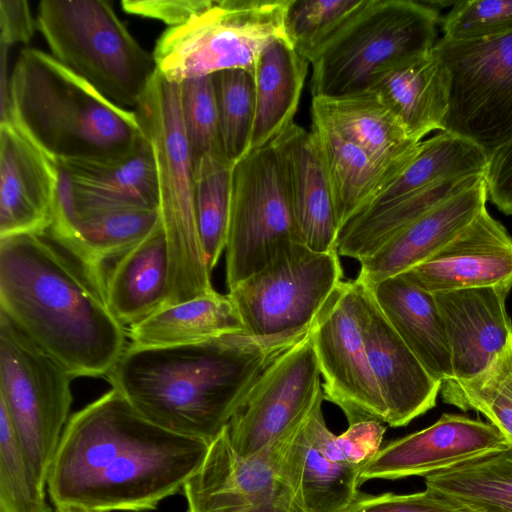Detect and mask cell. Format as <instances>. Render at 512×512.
<instances>
[{
	"mask_svg": "<svg viewBox=\"0 0 512 512\" xmlns=\"http://www.w3.org/2000/svg\"><path fill=\"white\" fill-rule=\"evenodd\" d=\"M209 445L151 423L111 388L68 419L46 488L55 506L154 510L183 491Z\"/></svg>",
	"mask_w": 512,
	"mask_h": 512,
	"instance_id": "cell-1",
	"label": "cell"
},
{
	"mask_svg": "<svg viewBox=\"0 0 512 512\" xmlns=\"http://www.w3.org/2000/svg\"><path fill=\"white\" fill-rule=\"evenodd\" d=\"M0 312L75 378L107 376L127 347L103 282L47 231L0 239Z\"/></svg>",
	"mask_w": 512,
	"mask_h": 512,
	"instance_id": "cell-2",
	"label": "cell"
},
{
	"mask_svg": "<svg viewBox=\"0 0 512 512\" xmlns=\"http://www.w3.org/2000/svg\"><path fill=\"white\" fill-rule=\"evenodd\" d=\"M287 348L244 334L166 347L128 345L107 379L151 423L210 444Z\"/></svg>",
	"mask_w": 512,
	"mask_h": 512,
	"instance_id": "cell-3",
	"label": "cell"
},
{
	"mask_svg": "<svg viewBox=\"0 0 512 512\" xmlns=\"http://www.w3.org/2000/svg\"><path fill=\"white\" fill-rule=\"evenodd\" d=\"M5 119L57 163L123 154L144 137L135 111L35 48L21 50L15 63Z\"/></svg>",
	"mask_w": 512,
	"mask_h": 512,
	"instance_id": "cell-4",
	"label": "cell"
},
{
	"mask_svg": "<svg viewBox=\"0 0 512 512\" xmlns=\"http://www.w3.org/2000/svg\"><path fill=\"white\" fill-rule=\"evenodd\" d=\"M134 111L157 168L159 210L170 251L166 306L210 294L215 290L196 223L193 161L182 122L179 83L157 70Z\"/></svg>",
	"mask_w": 512,
	"mask_h": 512,
	"instance_id": "cell-5",
	"label": "cell"
},
{
	"mask_svg": "<svg viewBox=\"0 0 512 512\" xmlns=\"http://www.w3.org/2000/svg\"><path fill=\"white\" fill-rule=\"evenodd\" d=\"M441 20L422 0H363L310 57L312 97L368 91L384 71L430 52Z\"/></svg>",
	"mask_w": 512,
	"mask_h": 512,
	"instance_id": "cell-6",
	"label": "cell"
},
{
	"mask_svg": "<svg viewBox=\"0 0 512 512\" xmlns=\"http://www.w3.org/2000/svg\"><path fill=\"white\" fill-rule=\"evenodd\" d=\"M37 29L51 55L115 105L133 111L157 66L104 0H42Z\"/></svg>",
	"mask_w": 512,
	"mask_h": 512,
	"instance_id": "cell-7",
	"label": "cell"
},
{
	"mask_svg": "<svg viewBox=\"0 0 512 512\" xmlns=\"http://www.w3.org/2000/svg\"><path fill=\"white\" fill-rule=\"evenodd\" d=\"M290 0H213L186 24L166 29L152 53L169 81L228 69L253 73L257 58L273 39L285 36Z\"/></svg>",
	"mask_w": 512,
	"mask_h": 512,
	"instance_id": "cell-8",
	"label": "cell"
},
{
	"mask_svg": "<svg viewBox=\"0 0 512 512\" xmlns=\"http://www.w3.org/2000/svg\"><path fill=\"white\" fill-rule=\"evenodd\" d=\"M339 257L336 250L316 252L293 243L229 290L245 335L286 347L302 339L343 281Z\"/></svg>",
	"mask_w": 512,
	"mask_h": 512,
	"instance_id": "cell-9",
	"label": "cell"
},
{
	"mask_svg": "<svg viewBox=\"0 0 512 512\" xmlns=\"http://www.w3.org/2000/svg\"><path fill=\"white\" fill-rule=\"evenodd\" d=\"M74 378L0 312V402L44 489L68 421Z\"/></svg>",
	"mask_w": 512,
	"mask_h": 512,
	"instance_id": "cell-10",
	"label": "cell"
},
{
	"mask_svg": "<svg viewBox=\"0 0 512 512\" xmlns=\"http://www.w3.org/2000/svg\"><path fill=\"white\" fill-rule=\"evenodd\" d=\"M433 50L450 76L443 131L489 156L512 139V31L472 39H438Z\"/></svg>",
	"mask_w": 512,
	"mask_h": 512,
	"instance_id": "cell-11",
	"label": "cell"
},
{
	"mask_svg": "<svg viewBox=\"0 0 512 512\" xmlns=\"http://www.w3.org/2000/svg\"><path fill=\"white\" fill-rule=\"evenodd\" d=\"M299 243L279 157L270 143L233 167L225 247L228 290Z\"/></svg>",
	"mask_w": 512,
	"mask_h": 512,
	"instance_id": "cell-12",
	"label": "cell"
},
{
	"mask_svg": "<svg viewBox=\"0 0 512 512\" xmlns=\"http://www.w3.org/2000/svg\"><path fill=\"white\" fill-rule=\"evenodd\" d=\"M365 286L342 281L317 314L309 334L325 400L338 406L348 424L387 422V409L368 360L363 324Z\"/></svg>",
	"mask_w": 512,
	"mask_h": 512,
	"instance_id": "cell-13",
	"label": "cell"
},
{
	"mask_svg": "<svg viewBox=\"0 0 512 512\" xmlns=\"http://www.w3.org/2000/svg\"><path fill=\"white\" fill-rule=\"evenodd\" d=\"M182 493L187 512H308L284 472L277 438L242 457L225 428Z\"/></svg>",
	"mask_w": 512,
	"mask_h": 512,
	"instance_id": "cell-14",
	"label": "cell"
},
{
	"mask_svg": "<svg viewBox=\"0 0 512 512\" xmlns=\"http://www.w3.org/2000/svg\"><path fill=\"white\" fill-rule=\"evenodd\" d=\"M309 332L264 369L225 427L242 457H250L300 422L323 393Z\"/></svg>",
	"mask_w": 512,
	"mask_h": 512,
	"instance_id": "cell-15",
	"label": "cell"
},
{
	"mask_svg": "<svg viewBox=\"0 0 512 512\" xmlns=\"http://www.w3.org/2000/svg\"><path fill=\"white\" fill-rule=\"evenodd\" d=\"M324 393L277 438L282 467L308 512H343L360 494L364 467L350 461L326 425Z\"/></svg>",
	"mask_w": 512,
	"mask_h": 512,
	"instance_id": "cell-16",
	"label": "cell"
},
{
	"mask_svg": "<svg viewBox=\"0 0 512 512\" xmlns=\"http://www.w3.org/2000/svg\"><path fill=\"white\" fill-rule=\"evenodd\" d=\"M490 422L444 413L429 427L381 447L360 479H400L438 473L510 448Z\"/></svg>",
	"mask_w": 512,
	"mask_h": 512,
	"instance_id": "cell-17",
	"label": "cell"
},
{
	"mask_svg": "<svg viewBox=\"0 0 512 512\" xmlns=\"http://www.w3.org/2000/svg\"><path fill=\"white\" fill-rule=\"evenodd\" d=\"M162 223L159 209L83 208L59 168L53 221L47 232L104 285L106 270Z\"/></svg>",
	"mask_w": 512,
	"mask_h": 512,
	"instance_id": "cell-18",
	"label": "cell"
},
{
	"mask_svg": "<svg viewBox=\"0 0 512 512\" xmlns=\"http://www.w3.org/2000/svg\"><path fill=\"white\" fill-rule=\"evenodd\" d=\"M59 187L58 163L10 119L0 123V239L46 232Z\"/></svg>",
	"mask_w": 512,
	"mask_h": 512,
	"instance_id": "cell-19",
	"label": "cell"
},
{
	"mask_svg": "<svg viewBox=\"0 0 512 512\" xmlns=\"http://www.w3.org/2000/svg\"><path fill=\"white\" fill-rule=\"evenodd\" d=\"M432 294L466 288L512 289V236L487 209L427 261L401 274Z\"/></svg>",
	"mask_w": 512,
	"mask_h": 512,
	"instance_id": "cell-20",
	"label": "cell"
},
{
	"mask_svg": "<svg viewBox=\"0 0 512 512\" xmlns=\"http://www.w3.org/2000/svg\"><path fill=\"white\" fill-rule=\"evenodd\" d=\"M363 333L370 367L387 409L386 424L406 426L432 409L442 382L431 376L396 333L367 286Z\"/></svg>",
	"mask_w": 512,
	"mask_h": 512,
	"instance_id": "cell-21",
	"label": "cell"
},
{
	"mask_svg": "<svg viewBox=\"0 0 512 512\" xmlns=\"http://www.w3.org/2000/svg\"><path fill=\"white\" fill-rule=\"evenodd\" d=\"M271 144L279 157L298 242L316 252L335 251L339 225L314 134L293 122Z\"/></svg>",
	"mask_w": 512,
	"mask_h": 512,
	"instance_id": "cell-22",
	"label": "cell"
},
{
	"mask_svg": "<svg viewBox=\"0 0 512 512\" xmlns=\"http://www.w3.org/2000/svg\"><path fill=\"white\" fill-rule=\"evenodd\" d=\"M509 289L466 288L434 294L448 340L454 380L482 373L512 336L506 310Z\"/></svg>",
	"mask_w": 512,
	"mask_h": 512,
	"instance_id": "cell-23",
	"label": "cell"
},
{
	"mask_svg": "<svg viewBox=\"0 0 512 512\" xmlns=\"http://www.w3.org/2000/svg\"><path fill=\"white\" fill-rule=\"evenodd\" d=\"M487 200V183L483 177L437 205L361 261L356 279L371 288L427 261L486 209Z\"/></svg>",
	"mask_w": 512,
	"mask_h": 512,
	"instance_id": "cell-24",
	"label": "cell"
},
{
	"mask_svg": "<svg viewBox=\"0 0 512 512\" xmlns=\"http://www.w3.org/2000/svg\"><path fill=\"white\" fill-rule=\"evenodd\" d=\"M58 166L78 207L159 209L155 156L145 133L123 154L63 160Z\"/></svg>",
	"mask_w": 512,
	"mask_h": 512,
	"instance_id": "cell-25",
	"label": "cell"
},
{
	"mask_svg": "<svg viewBox=\"0 0 512 512\" xmlns=\"http://www.w3.org/2000/svg\"><path fill=\"white\" fill-rule=\"evenodd\" d=\"M369 90L384 101L413 142H421L432 131H443L450 76L433 48L384 71Z\"/></svg>",
	"mask_w": 512,
	"mask_h": 512,
	"instance_id": "cell-26",
	"label": "cell"
},
{
	"mask_svg": "<svg viewBox=\"0 0 512 512\" xmlns=\"http://www.w3.org/2000/svg\"><path fill=\"white\" fill-rule=\"evenodd\" d=\"M311 118L332 127L364 149L380 165L403 170L419 143L372 90L341 97H312Z\"/></svg>",
	"mask_w": 512,
	"mask_h": 512,
	"instance_id": "cell-27",
	"label": "cell"
},
{
	"mask_svg": "<svg viewBox=\"0 0 512 512\" xmlns=\"http://www.w3.org/2000/svg\"><path fill=\"white\" fill-rule=\"evenodd\" d=\"M170 289V251L161 223L105 272L104 291L115 317L125 326L166 306Z\"/></svg>",
	"mask_w": 512,
	"mask_h": 512,
	"instance_id": "cell-28",
	"label": "cell"
},
{
	"mask_svg": "<svg viewBox=\"0 0 512 512\" xmlns=\"http://www.w3.org/2000/svg\"><path fill=\"white\" fill-rule=\"evenodd\" d=\"M370 290L390 325L431 376L442 383L451 380L450 350L434 294L402 275L384 279Z\"/></svg>",
	"mask_w": 512,
	"mask_h": 512,
	"instance_id": "cell-29",
	"label": "cell"
},
{
	"mask_svg": "<svg viewBox=\"0 0 512 512\" xmlns=\"http://www.w3.org/2000/svg\"><path fill=\"white\" fill-rule=\"evenodd\" d=\"M309 62L286 37L269 42L253 71L255 120L251 151L270 144L294 121Z\"/></svg>",
	"mask_w": 512,
	"mask_h": 512,
	"instance_id": "cell-30",
	"label": "cell"
},
{
	"mask_svg": "<svg viewBox=\"0 0 512 512\" xmlns=\"http://www.w3.org/2000/svg\"><path fill=\"white\" fill-rule=\"evenodd\" d=\"M245 335L235 304L214 291L165 306L129 328L135 347H166L203 342L229 335Z\"/></svg>",
	"mask_w": 512,
	"mask_h": 512,
	"instance_id": "cell-31",
	"label": "cell"
},
{
	"mask_svg": "<svg viewBox=\"0 0 512 512\" xmlns=\"http://www.w3.org/2000/svg\"><path fill=\"white\" fill-rule=\"evenodd\" d=\"M311 132L324 161L340 230L403 170L380 165L364 149L323 122L312 119Z\"/></svg>",
	"mask_w": 512,
	"mask_h": 512,
	"instance_id": "cell-32",
	"label": "cell"
},
{
	"mask_svg": "<svg viewBox=\"0 0 512 512\" xmlns=\"http://www.w3.org/2000/svg\"><path fill=\"white\" fill-rule=\"evenodd\" d=\"M485 176L453 179L367 207L339 230L336 250L359 262L373 255L401 230Z\"/></svg>",
	"mask_w": 512,
	"mask_h": 512,
	"instance_id": "cell-33",
	"label": "cell"
},
{
	"mask_svg": "<svg viewBox=\"0 0 512 512\" xmlns=\"http://www.w3.org/2000/svg\"><path fill=\"white\" fill-rule=\"evenodd\" d=\"M489 158V154L472 141L451 132L440 131L419 143L408 165L369 206L444 181L485 176Z\"/></svg>",
	"mask_w": 512,
	"mask_h": 512,
	"instance_id": "cell-34",
	"label": "cell"
},
{
	"mask_svg": "<svg viewBox=\"0 0 512 512\" xmlns=\"http://www.w3.org/2000/svg\"><path fill=\"white\" fill-rule=\"evenodd\" d=\"M425 486L481 512H512V446L428 475Z\"/></svg>",
	"mask_w": 512,
	"mask_h": 512,
	"instance_id": "cell-35",
	"label": "cell"
},
{
	"mask_svg": "<svg viewBox=\"0 0 512 512\" xmlns=\"http://www.w3.org/2000/svg\"><path fill=\"white\" fill-rule=\"evenodd\" d=\"M233 167L224 153H206L193 165L196 223L211 272L226 247Z\"/></svg>",
	"mask_w": 512,
	"mask_h": 512,
	"instance_id": "cell-36",
	"label": "cell"
},
{
	"mask_svg": "<svg viewBox=\"0 0 512 512\" xmlns=\"http://www.w3.org/2000/svg\"><path fill=\"white\" fill-rule=\"evenodd\" d=\"M444 402L483 414L512 445V336L494 361L468 380L442 383Z\"/></svg>",
	"mask_w": 512,
	"mask_h": 512,
	"instance_id": "cell-37",
	"label": "cell"
},
{
	"mask_svg": "<svg viewBox=\"0 0 512 512\" xmlns=\"http://www.w3.org/2000/svg\"><path fill=\"white\" fill-rule=\"evenodd\" d=\"M223 151L235 165L251 152L255 120V81L252 72L228 69L211 74Z\"/></svg>",
	"mask_w": 512,
	"mask_h": 512,
	"instance_id": "cell-38",
	"label": "cell"
},
{
	"mask_svg": "<svg viewBox=\"0 0 512 512\" xmlns=\"http://www.w3.org/2000/svg\"><path fill=\"white\" fill-rule=\"evenodd\" d=\"M0 512H53L0 402Z\"/></svg>",
	"mask_w": 512,
	"mask_h": 512,
	"instance_id": "cell-39",
	"label": "cell"
},
{
	"mask_svg": "<svg viewBox=\"0 0 512 512\" xmlns=\"http://www.w3.org/2000/svg\"><path fill=\"white\" fill-rule=\"evenodd\" d=\"M363 0H290L285 16V36L309 61Z\"/></svg>",
	"mask_w": 512,
	"mask_h": 512,
	"instance_id": "cell-40",
	"label": "cell"
},
{
	"mask_svg": "<svg viewBox=\"0 0 512 512\" xmlns=\"http://www.w3.org/2000/svg\"><path fill=\"white\" fill-rule=\"evenodd\" d=\"M179 85L182 122L193 165L206 153H224L211 75L186 79Z\"/></svg>",
	"mask_w": 512,
	"mask_h": 512,
	"instance_id": "cell-41",
	"label": "cell"
},
{
	"mask_svg": "<svg viewBox=\"0 0 512 512\" xmlns=\"http://www.w3.org/2000/svg\"><path fill=\"white\" fill-rule=\"evenodd\" d=\"M444 38L472 40L512 31V0H458L442 18Z\"/></svg>",
	"mask_w": 512,
	"mask_h": 512,
	"instance_id": "cell-42",
	"label": "cell"
},
{
	"mask_svg": "<svg viewBox=\"0 0 512 512\" xmlns=\"http://www.w3.org/2000/svg\"><path fill=\"white\" fill-rule=\"evenodd\" d=\"M343 512H481L430 488L412 494L360 493Z\"/></svg>",
	"mask_w": 512,
	"mask_h": 512,
	"instance_id": "cell-43",
	"label": "cell"
},
{
	"mask_svg": "<svg viewBox=\"0 0 512 512\" xmlns=\"http://www.w3.org/2000/svg\"><path fill=\"white\" fill-rule=\"evenodd\" d=\"M213 0H123L130 14L161 20L169 28L179 27L205 11Z\"/></svg>",
	"mask_w": 512,
	"mask_h": 512,
	"instance_id": "cell-44",
	"label": "cell"
},
{
	"mask_svg": "<svg viewBox=\"0 0 512 512\" xmlns=\"http://www.w3.org/2000/svg\"><path fill=\"white\" fill-rule=\"evenodd\" d=\"M485 179L488 199L502 213L512 215V139L490 155Z\"/></svg>",
	"mask_w": 512,
	"mask_h": 512,
	"instance_id": "cell-45",
	"label": "cell"
},
{
	"mask_svg": "<svg viewBox=\"0 0 512 512\" xmlns=\"http://www.w3.org/2000/svg\"><path fill=\"white\" fill-rule=\"evenodd\" d=\"M37 29L29 4L25 0H0V40L9 48L13 44H27Z\"/></svg>",
	"mask_w": 512,
	"mask_h": 512,
	"instance_id": "cell-46",
	"label": "cell"
},
{
	"mask_svg": "<svg viewBox=\"0 0 512 512\" xmlns=\"http://www.w3.org/2000/svg\"><path fill=\"white\" fill-rule=\"evenodd\" d=\"M55 512H102L75 505L55 506Z\"/></svg>",
	"mask_w": 512,
	"mask_h": 512,
	"instance_id": "cell-47",
	"label": "cell"
}]
</instances>
